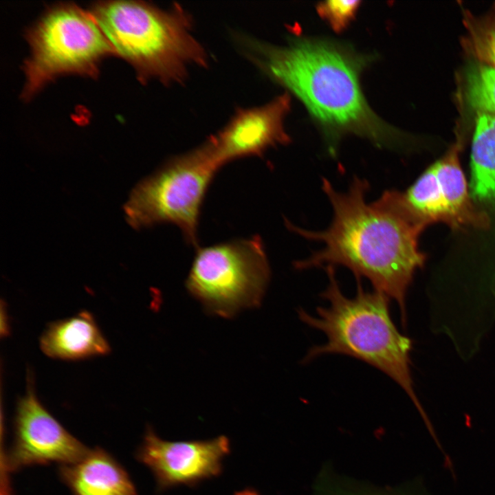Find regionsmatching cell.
Here are the masks:
<instances>
[{
    "label": "cell",
    "instance_id": "6da1fadb",
    "mask_svg": "<svg viewBox=\"0 0 495 495\" xmlns=\"http://www.w3.org/2000/svg\"><path fill=\"white\" fill-rule=\"evenodd\" d=\"M322 188L333 209L327 229L307 230L286 221L290 230L324 244L308 258L296 261V268H348L356 278L364 277L375 290L395 301L406 325L407 292L415 271L426 259L419 248L426 227L407 216L387 190L367 203L369 184L365 179L355 177L348 190L340 192L323 178Z\"/></svg>",
    "mask_w": 495,
    "mask_h": 495
},
{
    "label": "cell",
    "instance_id": "7a4b0ae2",
    "mask_svg": "<svg viewBox=\"0 0 495 495\" xmlns=\"http://www.w3.org/2000/svg\"><path fill=\"white\" fill-rule=\"evenodd\" d=\"M236 38L256 67L306 107L322 129L331 155L348 133L380 147L400 144L398 133L375 115L364 96L360 75L368 58L326 40L297 38L277 46L247 36Z\"/></svg>",
    "mask_w": 495,
    "mask_h": 495
},
{
    "label": "cell",
    "instance_id": "3957f363",
    "mask_svg": "<svg viewBox=\"0 0 495 495\" xmlns=\"http://www.w3.org/2000/svg\"><path fill=\"white\" fill-rule=\"evenodd\" d=\"M329 284L321 294L327 302L315 315L298 310L299 319L322 332L326 342L311 347L303 359L309 362L327 354H341L360 360L378 369L408 395L423 413L415 392L410 353L412 342L401 333L389 309L390 299L376 290L367 292L357 280V292L347 297L342 292L333 266L325 267Z\"/></svg>",
    "mask_w": 495,
    "mask_h": 495
},
{
    "label": "cell",
    "instance_id": "277c9868",
    "mask_svg": "<svg viewBox=\"0 0 495 495\" xmlns=\"http://www.w3.org/2000/svg\"><path fill=\"white\" fill-rule=\"evenodd\" d=\"M114 55L135 69L142 81L183 82L188 68L208 65L207 52L192 34V20L183 8L168 10L137 1H107L91 9Z\"/></svg>",
    "mask_w": 495,
    "mask_h": 495
},
{
    "label": "cell",
    "instance_id": "5b68a950",
    "mask_svg": "<svg viewBox=\"0 0 495 495\" xmlns=\"http://www.w3.org/2000/svg\"><path fill=\"white\" fill-rule=\"evenodd\" d=\"M26 39L30 48L23 65L26 100L61 76L97 77L101 61L114 55L91 12L72 3L50 7L28 30Z\"/></svg>",
    "mask_w": 495,
    "mask_h": 495
},
{
    "label": "cell",
    "instance_id": "8992f818",
    "mask_svg": "<svg viewBox=\"0 0 495 495\" xmlns=\"http://www.w3.org/2000/svg\"><path fill=\"white\" fill-rule=\"evenodd\" d=\"M220 168L207 140L170 158L133 189L125 206L128 222L136 228L172 223L197 248L201 206Z\"/></svg>",
    "mask_w": 495,
    "mask_h": 495
},
{
    "label": "cell",
    "instance_id": "52a82bcc",
    "mask_svg": "<svg viewBox=\"0 0 495 495\" xmlns=\"http://www.w3.org/2000/svg\"><path fill=\"white\" fill-rule=\"evenodd\" d=\"M271 276L258 235L197 248L186 287L210 314L231 318L261 303Z\"/></svg>",
    "mask_w": 495,
    "mask_h": 495
},
{
    "label": "cell",
    "instance_id": "ba28073f",
    "mask_svg": "<svg viewBox=\"0 0 495 495\" xmlns=\"http://www.w3.org/2000/svg\"><path fill=\"white\" fill-rule=\"evenodd\" d=\"M463 138L457 135L446 153L404 192L390 190L406 214L424 227L435 222L454 230L487 229L490 226L488 214L476 208L470 197L459 157Z\"/></svg>",
    "mask_w": 495,
    "mask_h": 495
},
{
    "label": "cell",
    "instance_id": "9c48e42d",
    "mask_svg": "<svg viewBox=\"0 0 495 495\" xmlns=\"http://www.w3.org/2000/svg\"><path fill=\"white\" fill-rule=\"evenodd\" d=\"M25 395L17 402L14 439L7 456L8 468L57 462L74 463L89 450L42 405L28 377Z\"/></svg>",
    "mask_w": 495,
    "mask_h": 495
},
{
    "label": "cell",
    "instance_id": "30bf717a",
    "mask_svg": "<svg viewBox=\"0 0 495 495\" xmlns=\"http://www.w3.org/2000/svg\"><path fill=\"white\" fill-rule=\"evenodd\" d=\"M229 451V441L224 436L207 441L172 442L162 439L149 428L137 456L152 471L163 489L195 484L218 475Z\"/></svg>",
    "mask_w": 495,
    "mask_h": 495
},
{
    "label": "cell",
    "instance_id": "8fae6325",
    "mask_svg": "<svg viewBox=\"0 0 495 495\" xmlns=\"http://www.w3.org/2000/svg\"><path fill=\"white\" fill-rule=\"evenodd\" d=\"M290 102L286 93L263 106L236 111L222 130L208 139L219 166L290 142L283 124Z\"/></svg>",
    "mask_w": 495,
    "mask_h": 495
},
{
    "label": "cell",
    "instance_id": "7c38bea8",
    "mask_svg": "<svg viewBox=\"0 0 495 495\" xmlns=\"http://www.w3.org/2000/svg\"><path fill=\"white\" fill-rule=\"evenodd\" d=\"M60 474L72 495H137L124 468L100 448L89 450L78 461L62 465Z\"/></svg>",
    "mask_w": 495,
    "mask_h": 495
},
{
    "label": "cell",
    "instance_id": "4fadbf2b",
    "mask_svg": "<svg viewBox=\"0 0 495 495\" xmlns=\"http://www.w3.org/2000/svg\"><path fill=\"white\" fill-rule=\"evenodd\" d=\"M40 347L50 358L69 360L103 355L110 351L107 340L87 311L50 323L40 338Z\"/></svg>",
    "mask_w": 495,
    "mask_h": 495
},
{
    "label": "cell",
    "instance_id": "5bb4252c",
    "mask_svg": "<svg viewBox=\"0 0 495 495\" xmlns=\"http://www.w3.org/2000/svg\"><path fill=\"white\" fill-rule=\"evenodd\" d=\"M476 114L471 150V192L478 201L495 206V116Z\"/></svg>",
    "mask_w": 495,
    "mask_h": 495
},
{
    "label": "cell",
    "instance_id": "9a60e30c",
    "mask_svg": "<svg viewBox=\"0 0 495 495\" xmlns=\"http://www.w3.org/2000/svg\"><path fill=\"white\" fill-rule=\"evenodd\" d=\"M463 45L478 62L495 68V5L483 15L463 13Z\"/></svg>",
    "mask_w": 495,
    "mask_h": 495
},
{
    "label": "cell",
    "instance_id": "2e32d148",
    "mask_svg": "<svg viewBox=\"0 0 495 495\" xmlns=\"http://www.w3.org/2000/svg\"><path fill=\"white\" fill-rule=\"evenodd\" d=\"M465 96L476 113L495 116V68L480 62L470 66L465 78Z\"/></svg>",
    "mask_w": 495,
    "mask_h": 495
},
{
    "label": "cell",
    "instance_id": "e0dca14e",
    "mask_svg": "<svg viewBox=\"0 0 495 495\" xmlns=\"http://www.w3.org/2000/svg\"><path fill=\"white\" fill-rule=\"evenodd\" d=\"M360 3L359 1H325L318 4L317 11L336 32H341L354 17Z\"/></svg>",
    "mask_w": 495,
    "mask_h": 495
},
{
    "label": "cell",
    "instance_id": "ac0fdd59",
    "mask_svg": "<svg viewBox=\"0 0 495 495\" xmlns=\"http://www.w3.org/2000/svg\"><path fill=\"white\" fill-rule=\"evenodd\" d=\"M234 495H258V494L252 490H244L236 492Z\"/></svg>",
    "mask_w": 495,
    "mask_h": 495
},
{
    "label": "cell",
    "instance_id": "d6986e66",
    "mask_svg": "<svg viewBox=\"0 0 495 495\" xmlns=\"http://www.w3.org/2000/svg\"><path fill=\"white\" fill-rule=\"evenodd\" d=\"M363 495V494H362ZM364 495H380V494H364Z\"/></svg>",
    "mask_w": 495,
    "mask_h": 495
},
{
    "label": "cell",
    "instance_id": "ffe728a7",
    "mask_svg": "<svg viewBox=\"0 0 495 495\" xmlns=\"http://www.w3.org/2000/svg\"><path fill=\"white\" fill-rule=\"evenodd\" d=\"M6 495H8L7 492H6Z\"/></svg>",
    "mask_w": 495,
    "mask_h": 495
}]
</instances>
